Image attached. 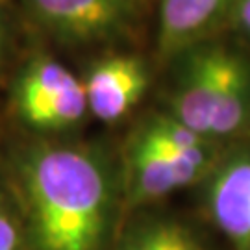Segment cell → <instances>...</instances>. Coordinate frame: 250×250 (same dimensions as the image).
Returning a JSON list of instances; mask_svg holds the SVG:
<instances>
[{
  "instance_id": "1",
  "label": "cell",
  "mask_w": 250,
  "mask_h": 250,
  "mask_svg": "<svg viewBox=\"0 0 250 250\" xmlns=\"http://www.w3.org/2000/svg\"><path fill=\"white\" fill-rule=\"evenodd\" d=\"M30 250H111L123 200L121 167L93 145L32 143L13 160Z\"/></svg>"
},
{
  "instance_id": "2",
  "label": "cell",
  "mask_w": 250,
  "mask_h": 250,
  "mask_svg": "<svg viewBox=\"0 0 250 250\" xmlns=\"http://www.w3.org/2000/svg\"><path fill=\"white\" fill-rule=\"evenodd\" d=\"M174 60L167 113L211 143H250L249 56L215 37Z\"/></svg>"
},
{
  "instance_id": "3",
  "label": "cell",
  "mask_w": 250,
  "mask_h": 250,
  "mask_svg": "<svg viewBox=\"0 0 250 250\" xmlns=\"http://www.w3.org/2000/svg\"><path fill=\"white\" fill-rule=\"evenodd\" d=\"M11 104L21 123L37 132H62L83 121V82L48 56L34 58L11 85Z\"/></svg>"
},
{
  "instance_id": "4",
  "label": "cell",
  "mask_w": 250,
  "mask_h": 250,
  "mask_svg": "<svg viewBox=\"0 0 250 250\" xmlns=\"http://www.w3.org/2000/svg\"><path fill=\"white\" fill-rule=\"evenodd\" d=\"M28 13L62 43L109 45L137 32L145 6L135 0H22Z\"/></svg>"
},
{
  "instance_id": "5",
  "label": "cell",
  "mask_w": 250,
  "mask_h": 250,
  "mask_svg": "<svg viewBox=\"0 0 250 250\" xmlns=\"http://www.w3.org/2000/svg\"><path fill=\"white\" fill-rule=\"evenodd\" d=\"M221 152L209 156H170L130 135L121 161L125 206L146 208L180 189L200 186Z\"/></svg>"
},
{
  "instance_id": "6",
  "label": "cell",
  "mask_w": 250,
  "mask_h": 250,
  "mask_svg": "<svg viewBox=\"0 0 250 250\" xmlns=\"http://www.w3.org/2000/svg\"><path fill=\"white\" fill-rule=\"evenodd\" d=\"M202 208L232 250H250V143L224 146L200 184Z\"/></svg>"
},
{
  "instance_id": "7",
  "label": "cell",
  "mask_w": 250,
  "mask_h": 250,
  "mask_svg": "<svg viewBox=\"0 0 250 250\" xmlns=\"http://www.w3.org/2000/svg\"><path fill=\"white\" fill-rule=\"evenodd\" d=\"M82 82L89 113L113 125L141 102L150 85V69L141 56L111 54L93 63Z\"/></svg>"
},
{
  "instance_id": "8",
  "label": "cell",
  "mask_w": 250,
  "mask_h": 250,
  "mask_svg": "<svg viewBox=\"0 0 250 250\" xmlns=\"http://www.w3.org/2000/svg\"><path fill=\"white\" fill-rule=\"evenodd\" d=\"M235 0H160L158 50L174 60L191 46L230 28Z\"/></svg>"
},
{
  "instance_id": "9",
  "label": "cell",
  "mask_w": 250,
  "mask_h": 250,
  "mask_svg": "<svg viewBox=\"0 0 250 250\" xmlns=\"http://www.w3.org/2000/svg\"><path fill=\"white\" fill-rule=\"evenodd\" d=\"M111 250H209L198 232L182 219L160 213L135 217L117 233Z\"/></svg>"
},
{
  "instance_id": "10",
  "label": "cell",
  "mask_w": 250,
  "mask_h": 250,
  "mask_svg": "<svg viewBox=\"0 0 250 250\" xmlns=\"http://www.w3.org/2000/svg\"><path fill=\"white\" fill-rule=\"evenodd\" d=\"M132 135L152 148L170 156H209L224 148L223 145L211 143L195 134L167 111L148 115Z\"/></svg>"
},
{
  "instance_id": "11",
  "label": "cell",
  "mask_w": 250,
  "mask_h": 250,
  "mask_svg": "<svg viewBox=\"0 0 250 250\" xmlns=\"http://www.w3.org/2000/svg\"><path fill=\"white\" fill-rule=\"evenodd\" d=\"M0 250H30L21 211L0 191Z\"/></svg>"
},
{
  "instance_id": "12",
  "label": "cell",
  "mask_w": 250,
  "mask_h": 250,
  "mask_svg": "<svg viewBox=\"0 0 250 250\" xmlns=\"http://www.w3.org/2000/svg\"><path fill=\"white\" fill-rule=\"evenodd\" d=\"M239 41L250 46V0H235L230 28Z\"/></svg>"
},
{
  "instance_id": "13",
  "label": "cell",
  "mask_w": 250,
  "mask_h": 250,
  "mask_svg": "<svg viewBox=\"0 0 250 250\" xmlns=\"http://www.w3.org/2000/svg\"><path fill=\"white\" fill-rule=\"evenodd\" d=\"M9 52H11V30L4 13H2V6H0V80L4 76V71L8 67Z\"/></svg>"
},
{
  "instance_id": "14",
  "label": "cell",
  "mask_w": 250,
  "mask_h": 250,
  "mask_svg": "<svg viewBox=\"0 0 250 250\" xmlns=\"http://www.w3.org/2000/svg\"><path fill=\"white\" fill-rule=\"evenodd\" d=\"M135 2H139V4H141V6H145V8H146V4H148V2H150V0H135Z\"/></svg>"
},
{
  "instance_id": "15",
  "label": "cell",
  "mask_w": 250,
  "mask_h": 250,
  "mask_svg": "<svg viewBox=\"0 0 250 250\" xmlns=\"http://www.w3.org/2000/svg\"><path fill=\"white\" fill-rule=\"evenodd\" d=\"M6 2H8V0H0V6H4V4H6Z\"/></svg>"
}]
</instances>
